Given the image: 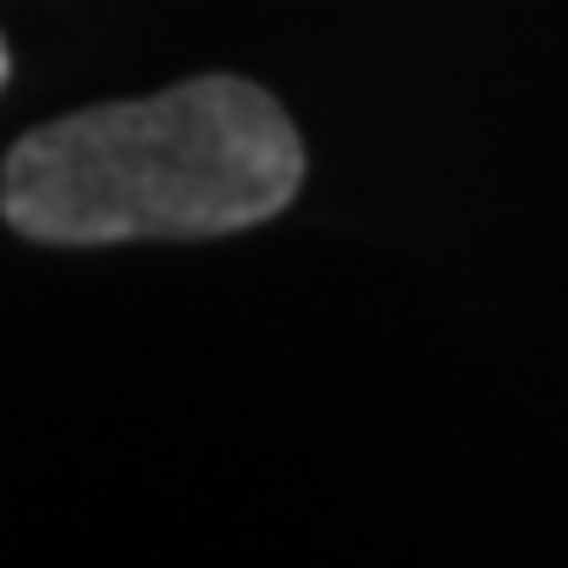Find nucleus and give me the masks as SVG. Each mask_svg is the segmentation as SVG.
<instances>
[{
	"mask_svg": "<svg viewBox=\"0 0 568 568\" xmlns=\"http://www.w3.org/2000/svg\"><path fill=\"white\" fill-rule=\"evenodd\" d=\"M297 183L304 145L284 108L241 77H196L26 133L0 209L51 246L203 241L278 215Z\"/></svg>",
	"mask_w": 568,
	"mask_h": 568,
	"instance_id": "1",
	"label": "nucleus"
},
{
	"mask_svg": "<svg viewBox=\"0 0 568 568\" xmlns=\"http://www.w3.org/2000/svg\"><path fill=\"white\" fill-rule=\"evenodd\" d=\"M0 82H7V44H0Z\"/></svg>",
	"mask_w": 568,
	"mask_h": 568,
	"instance_id": "2",
	"label": "nucleus"
}]
</instances>
